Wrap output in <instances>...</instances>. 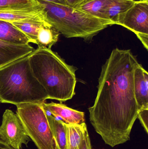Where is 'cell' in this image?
I'll return each instance as SVG.
<instances>
[{
    "label": "cell",
    "mask_w": 148,
    "mask_h": 149,
    "mask_svg": "<svg viewBox=\"0 0 148 149\" xmlns=\"http://www.w3.org/2000/svg\"><path fill=\"white\" fill-rule=\"evenodd\" d=\"M130 50L116 48L102 68L98 92L89 108L96 132L112 148L130 140L138 118L134 90V73L140 65Z\"/></svg>",
    "instance_id": "6da1fadb"
},
{
    "label": "cell",
    "mask_w": 148,
    "mask_h": 149,
    "mask_svg": "<svg viewBox=\"0 0 148 149\" xmlns=\"http://www.w3.org/2000/svg\"><path fill=\"white\" fill-rule=\"evenodd\" d=\"M31 72L48 99L64 102L75 94L76 67L67 64L51 49L37 48L28 56Z\"/></svg>",
    "instance_id": "7a4b0ae2"
},
{
    "label": "cell",
    "mask_w": 148,
    "mask_h": 149,
    "mask_svg": "<svg viewBox=\"0 0 148 149\" xmlns=\"http://www.w3.org/2000/svg\"><path fill=\"white\" fill-rule=\"evenodd\" d=\"M48 99L31 72L28 56L0 68V103H43Z\"/></svg>",
    "instance_id": "3957f363"
},
{
    "label": "cell",
    "mask_w": 148,
    "mask_h": 149,
    "mask_svg": "<svg viewBox=\"0 0 148 149\" xmlns=\"http://www.w3.org/2000/svg\"><path fill=\"white\" fill-rule=\"evenodd\" d=\"M36 1L43 8L46 22L67 38H81L91 41L100 31L115 24L66 5Z\"/></svg>",
    "instance_id": "277c9868"
},
{
    "label": "cell",
    "mask_w": 148,
    "mask_h": 149,
    "mask_svg": "<svg viewBox=\"0 0 148 149\" xmlns=\"http://www.w3.org/2000/svg\"><path fill=\"white\" fill-rule=\"evenodd\" d=\"M43 103L18 104L16 105V114L28 136L37 148L55 149L54 139Z\"/></svg>",
    "instance_id": "5b68a950"
},
{
    "label": "cell",
    "mask_w": 148,
    "mask_h": 149,
    "mask_svg": "<svg viewBox=\"0 0 148 149\" xmlns=\"http://www.w3.org/2000/svg\"><path fill=\"white\" fill-rule=\"evenodd\" d=\"M116 24L134 32L148 50V2L136 1L131 8L118 17Z\"/></svg>",
    "instance_id": "8992f818"
},
{
    "label": "cell",
    "mask_w": 148,
    "mask_h": 149,
    "mask_svg": "<svg viewBox=\"0 0 148 149\" xmlns=\"http://www.w3.org/2000/svg\"><path fill=\"white\" fill-rule=\"evenodd\" d=\"M0 140L15 149H21L23 144L27 147L30 141L18 116L9 109L3 115Z\"/></svg>",
    "instance_id": "52a82bcc"
},
{
    "label": "cell",
    "mask_w": 148,
    "mask_h": 149,
    "mask_svg": "<svg viewBox=\"0 0 148 149\" xmlns=\"http://www.w3.org/2000/svg\"><path fill=\"white\" fill-rule=\"evenodd\" d=\"M0 20L9 22H46L43 8L39 4L26 8H0Z\"/></svg>",
    "instance_id": "ba28073f"
},
{
    "label": "cell",
    "mask_w": 148,
    "mask_h": 149,
    "mask_svg": "<svg viewBox=\"0 0 148 149\" xmlns=\"http://www.w3.org/2000/svg\"><path fill=\"white\" fill-rule=\"evenodd\" d=\"M43 106L45 110L53 116L67 124H80L85 122V114L83 112L70 108L62 103L44 102L43 103Z\"/></svg>",
    "instance_id": "9c48e42d"
},
{
    "label": "cell",
    "mask_w": 148,
    "mask_h": 149,
    "mask_svg": "<svg viewBox=\"0 0 148 149\" xmlns=\"http://www.w3.org/2000/svg\"><path fill=\"white\" fill-rule=\"evenodd\" d=\"M34 50L29 44H12L0 41V68L29 56Z\"/></svg>",
    "instance_id": "30bf717a"
},
{
    "label": "cell",
    "mask_w": 148,
    "mask_h": 149,
    "mask_svg": "<svg viewBox=\"0 0 148 149\" xmlns=\"http://www.w3.org/2000/svg\"><path fill=\"white\" fill-rule=\"evenodd\" d=\"M134 90L139 111L148 109V73L140 64L134 73Z\"/></svg>",
    "instance_id": "8fae6325"
},
{
    "label": "cell",
    "mask_w": 148,
    "mask_h": 149,
    "mask_svg": "<svg viewBox=\"0 0 148 149\" xmlns=\"http://www.w3.org/2000/svg\"><path fill=\"white\" fill-rule=\"evenodd\" d=\"M0 41L12 44H29V38L12 23L0 20Z\"/></svg>",
    "instance_id": "7c38bea8"
},
{
    "label": "cell",
    "mask_w": 148,
    "mask_h": 149,
    "mask_svg": "<svg viewBox=\"0 0 148 149\" xmlns=\"http://www.w3.org/2000/svg\"><path fill=\"white\" fill-rule=\"evenodd\" d=\"M67 149H82L89 135L85 122L80 124H67Z\"/></svg>",
    "instance_id": "4fadbf2b"
},
{
    "label": "cell",
    "mask_w": 148,
    "mask_h": 149,
    "mask_svg": "<svg viewBox=\"0 0 148 149\" xmlns=\"http://www.w3.org/2000/svg\"><path fill=\"white\" fill-rule=\"evenodd\" d=\"M44 109L54 139L55 149H67L66 123Z\"/></svg>",
    "instance_id": "5bb4252c"
},
{
    "label": "cell",
    "mask_w": 148,
    "mask_h": 149,
    "mask_svg": "<svg viewBox=\"0 0 148 149\" xmlns=\"http://www.w3.org/2000/svg\"><path fill=\"white\" fill-rule=\"evenodd\" d=\"M111 1L85 0L75 9L93 17L110 21L107 18L106 10Z\"/></svg>",
    "instance_id": "9a60e30c"
},
{
    "label": "cell",
    "mask_w": 148,
    "mask_h": 149,
    "mask_svg": "<svg viewBox=\"0 0 148 149\" xmlns=\"http://www.w3.org/2000/svg\"><path fill=\"white\" fill-rule=\"evenodd\" d=\"M60 34L49 24H45L39 30L35 44L39 49H51L58 41Z\"/></svg>",
    "instance_id": "2e32d148"
},
{
    "label": "cell",
    "mask_w": 148,
    "mask_h": 149,
    "mask_svg": "<svg viewBox=\"0 0 148 149\" xmlns=\"http://www.w3.org/2000/svg\"><path fill=\"white\" fill-rule=\"evenodd\" d=\"M134 0H111L106 10L108 20L116 24L118 17L131 8Z\"/></svg>",
    "instance_id": "e0dca14e"
},
{
    "label": "cell",
    "mask_w": 148,
    "mask_h": 149,
    "mask_svg": "<svg viewBox=\"0 0 148 149\" xmlns=\"http://www.w3.org/2000/svg\"><path fill=\"white\" fill-rule=\"evenodd\" d=\"M12 24L26 35L30 43L35 44L39 30L48 23L46 22H15Z\"/></svg>",
    "instance_id": "ac0fdd59"
},
{
    "label": "cell",
    "mask_w": 148,
    "mask_h": 149,
    "mask_svg": "<svg viewBox=\"0 0 148 149\" xmlns=\"http://www.w3.org/2000/svg\"><path fill=\"white\" fill-rule=\"evenodd\" d=\"M36 0H0V8H26L38 5Z\"/></svg>",
    "instance_id": "d6986e66"
},
{
    "label": "cell",
    "mask_w": 148,
    "mask_h": 149,
    "mask_svg": "<svg viewBox=\"0 0 148 149\" xmlns=\"http://www.w3.org/2000/svg\"><path fill=\"white\" fill-rule=\"evenodd\" d=\"M147 134H148V109L139 110L138 118Z\"/></svg>",
    "instance_id": "ffe728a7"
},
{
    "label": "cell",
    "mask_w": 148,
    "mask_h": 149,
    "mask_svg": "<svg viewBox=\"0 0 148 149\" xmlns=\"http://www.w3.org/2000/svg\"><path fill=\"white\" fill-rule=\"evenodd\" d=\"M85 1V0H64L66 6L74 8L77 7Z\"/></svg>",
    "instance_id": "44dd1931"
},
{
    "label": "cell",
    "mask_w": 148,
    "mask_h": 149,
    "mask_svg": "<svg viewBox=\"0 0 148 149\" xmlns=\"http://www.w3.org/2000/svg\"><path fill=\"white\" fill-rule=\"evenodd\" d=\"M82 149H92L89 135H88Z\"/></svg>",
    "instance_id": "7402d4cb"
},
{
    "label": "cell",
    "mask_w": 148,
    "mask_h": 149,
    "mask_svg": "<svg viewBox=\"0 0 148 149\" xmlns=\"http://www.w3.org/2000/svg\"><path fill=\"white\" fill-rule=\"evenodd\" d=\"M0 149H15L0 140Z\"/></svg>",
    "instance_id": "603a6c76"
},
{
    "label": "cell",
    "mask_w": 148,
    "mask_h": 149,
    "mask_svg": "<svg viewBox=\"0 0 148 149\" xmlns=\"http://www.w3.org/2000/svg\"><path fill=\"white\" fill-rule=\"evenodd\" d=\"M42 1L48 2L53 3H57V4L66 5L65 3L63 1H61V0H42Z\"/></svg>",
    "instance_id": "cb8c5ba5"
},
{
    "label": "cell",
    "mask_w": 148,
    "mask_h": 149,
    "mask_svg": "<svg viewBox=\"0 0 148 149\" xmlns=\"http://www.w3.org/2000/svg\"><path fill=\"white\" fill-rule=\"evenodd\" d=\"M140 1H142L148 2V0H140Z\"/></svg>",
    "instance_id": "d4e9b609"
},
{
    "label": "cell",
    "mask_w": 148,
    "mask_h": 149,
    "mask_svg": "<svg viewBox=\"0 0 148 149\" xmlns=\"http://www.w3.org/2000/svg\"><path fill=\"white\" fill-rule=\"evenodd\" d=\"M61 1H63L64 2V0H61ZM64 3H65V2H64Z\"/></svg>",
    "instance_id": "484cf974"
}]
</instances>
